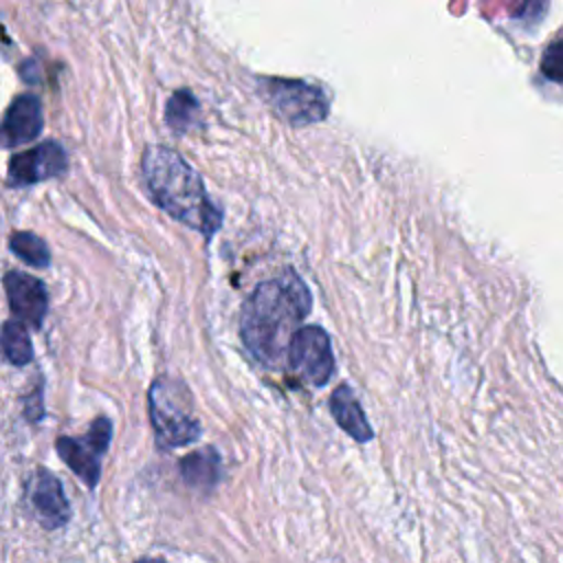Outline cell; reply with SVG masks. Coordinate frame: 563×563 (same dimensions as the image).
I'll return each mask as SVG.
<instances>
[{"instance_id": "10", "label": "cell", "mask_w": 563, "mask_h": 563, "mask_svg": "<svg viewBox=\"0 0 563 563\" xmlns=\"http://www.w3.org/2000/svg\"><path fill=\"white\" fill-rule=\"evenodd\" d=\"M42 132V108L35 95H20L0 121V147H18L35 141Z\"/></svg>"}, {"instance_id": "14", "label": "cell", "mask_w": 563, "mask_h": 563, "mask_svg": "<svg viewBox=\"0 0 563 563\" xmlns=\"http://www.w3.org/2000/svg\"><path fill=\"white\" fill-rule=\"evenodd\" d=\"M198 117V101L189 90H176L165 108V121L174 132H185Z\"/></svg>"}, {"instance_id": "13", "label": "cell", "mask_w": 563, "mask_h": 563, "mask_svg": "<svg viewBox=\"0 0 563 563\" xmlns=\"http://www.w3.org/2000/svg\"><path fill=\"white\" fill-rule=\"evenodd\" d=\"M0 352L13 365H26L33 358V345L24 323L9 319L0 325Z\"/></svg>"}, {"instance_id": "9", "label": "cell", "mask_w": 563, "mask_h": 563, "mask_svg": "<svg viewBox=\"0 0 563 563\" xmlns=\"http://www.w3.org/2000/svg\"><path fill=\"white\" fill-rule=\"evenodd\" d=\"M4 290L15 321L37 328L48 308V295L44 284L26 273L11 271L4 275Z\"/></svg>"}, {"instance_id": "17", "label": "cell", "mask_w": 563, "mask_h": 563, "mask_svg": "<svg viewBox=\"0 0 563 563\" xmlns=\"http://www.w3.org/2000/svg\"><path fill=\"white\" fill-rule=\"evenodd\" d=\"M136 563H165L163 559H141V561H136Z\"/></svg>"}, {"instance_id": "11", "label": "cell", "mask_w": 563, "mask_h": 563, "mask_svg": "<svg viewBox=\"0 0 563 563\" xmlns=\"http://www.w3.org/2000/svg\"><path fill=\"white\" fill-rule=\"evenodd\" d=\"M330 411H332L334 420L339 422V427L343 431H347L354 440L367 442L372 438V427L350 387L341 385L334 389V394L330 398Z\"/></svg>"}, {"instance_id": "12", "label": "cell", "mask_w": 563, "mask_h": 563, "mask_svg": "<svg viewBox=\"0 0 563 563\" xmlns=\"http://www.w3.org/2000/svg\"><path fill=\"white\" fill-rule=\"evenodd\" d=\"M180 475L194 490L209 493L220 479V455L213 449H200L180 460Z\"/></svg>"}, {"instance_id": "1", "label": "cell", "mask_w": 563, "mask_h": 563, "mask_svg": "<svg viewBox=\"0 0 563 563\" xmlns=\"http://www.w3.org/2000/svg\"><path fill=\"white\" fill-rule=\"evenodd\" d=\"M310 310V295L292 273L260 284L242 310V339L262 363H275Z\"/></svg>"}, {"instance_id": "2", "label": "cell", "mask_w": 563, "mask_h": 563, "mask_svg": "<svg viewBox=\"0 0 563 563\" xmlns=\"http://www.w3.org/2000/svg\"><path fill=\"white\" fill-rule=\"evenodd\" d=\"M143 180L156 205L207 238L220 227V211L207 198L200 176L169 147L152 145L143 154Z\"/></svg>"}, {"instance_id": "5", "label": "cell", "mask_w": 563, "mask_h": 563, "mask_svg": "<svg viewBox=\"0 0 563 563\" xmlns=\"http://www.w3.org/2000/svg\"><path fill=\"white\" fill-rule=\"evenodd\" d=\"M290 369L308 385L321 387L334 372V356L328 334L319 325L299 328L288 343Z\"/></svg>"}, {"instance_id": "4", "label": "cell", "mask_w": 563, "mask_h": 563, "mask_svg": "<svg viewBox=\"0 0 563 563\" xmlns=\"http://www.w3.org/2000/svg\"><path fill=\"white\" fill-rule=\"evenodd\" d=\"M262 92L282 119L292 125L314 123L328 114L325 95L299 79H262Z\"/></svg>"}, {"instance_id": "6", "label": "cell", "mask_w": 563, "mask_h": 563, "mask_svg": "<svg viewBox=\"0 0 563 563\" xmlns=\"http://www.w3.org/2000/svg\"><path fill=\"white\" fill-rule=\"evenodd\" d=\"M112 424L108 418H97L84 438H59L57 453L86 484L95 486L101 475V455L110 444Z\"/></svg>"}, {"instance_id": "15", "label": "cell", "mask_w": 563, "mask_h": 563, "mask_svg": "<svg viewBox=\"0 0 563 563\" xmlns=\"http://www.w3.org/2000/svg\"><path fill=\"white\" fill-rule=\"evenodd\" d=\"M9 246L11 251L24 260L26 264L31 266H46L51 262V253L44 244L42 238H37L35 233H29V231H18L11 235L9 240Z\"/></svg>"}, {"instance_id": "16", "label": "cell", "mask_w": 563, "mask_h": 563, "mask_svg": "<svg viewBox=\"0 0 563 563\" xmlns=\"http://www.w3.org/2000/svg\"><path fill=\"white\" fill-rule=\"evenodd\" d=\"M541 70L548 79L563 84V37L554 40L545 48V53L541 57Z\"/></svg>"}, {"instance_id": "7", "label": "cell", "mask_w": 563, "mask_h": 563, "mask_svg": "<svg viewBox=\"0 0 563 563\" xmlns=\"http://www.w3.org/2000/svg\"><path fill=\"white\" fill-rule=\"evenodd\" d=\"M66 172V152L59 143L46 141L33 150L20 152L9 161V185H33Z\"/></svg>"}, {"instance_id": "3", "label": "cell", "mask_w": 563, "mask_h": 563, "mask_svg": "<svg viewBox=\"0 0 563 563\" xmlns=\"http://www.w3.org/2000/svg\"><path fill=\"white\" fill-rule=\"evenodd\" d=\"M150 418L163 449L185 446L200 435V424L191 416L183 387L172 380H156L150 389Z\"/></svg>"}, {"instance_id": "8", "label": "cell", "mask_w": 563, "mask_h": 563, "mask_svg": "<svg viewBox=\"0 0 563 563\" xmlns=\"http://www.w3.org/2000/svg\"><path fill=\"white\" fill-rule=\"evenodd\" d=\"M26 501L35 515V519L53 530L68 521L70 506L66 501L64 488L55 475L46 468H37L26 482Z\"/></svg>"}]
</instances>
